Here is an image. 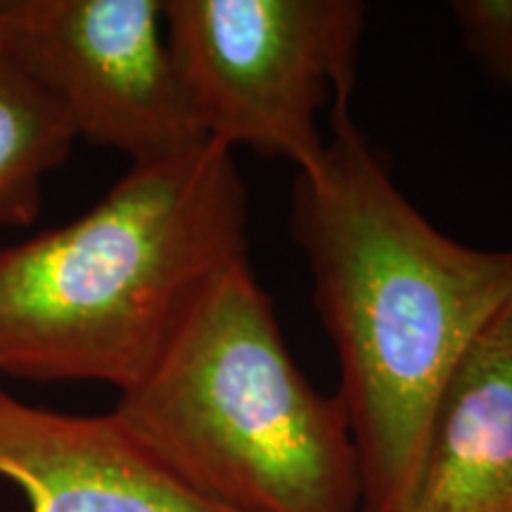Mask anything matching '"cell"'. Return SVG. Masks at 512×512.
Returning a JSON list of instances; mask_svg holds the SVG:
<instances>
[{
    "instance_id": "obj_1",
    "label": "cell",
    "mask_w": 512,
    "mask_h": 512,
    "mask_svg": "<svg viewBox=\"0 0 512 512\" xmlns=\"http://www.w3.org/2000/svg\"><path fill=\"white\" fill-rule=\"evenodd\" d=\"M290 233L337 349L361 512H399L439 396L512 299V249L467 247L434 228L349 107L330 112L323 162L297 174Z\"/></svg>"
},
{
    "instance_id": "obj_2",
    "label": "cell",
    "mask_w": 512,
    "mask_h": 512,
    "mask_svg": "<svg viewBox=\"0 0 512 512\" xmlns=\"http://www.w3.org/2000/svg\"><path fill=\"white\" fill-rule=\"evenodd\" d=\"M242 261L247 188L228 147L131 164L79 219L0 247V377L124 394Z\"/></svg>"
},
{
    "instance_id": "obj_3",
    "label": "cell",
    "mask_w": 512,
    "mask_h": 512,
    "mask_svg": "<svg viewBox=\"0 0 512 512\" xmlns=\"http://www.w3.org/2000/svg\"><path fill=\"white\" fill-rule=\"evenodd\" d=\"M110 415L190 489L233 512H361L347 411L294 363L249 261Z\"/></svg>"
},
{
    "instance_id": "obj_4",
    "label": "cell",
    "mask_w": 512,
    "mask_h": 512,
    "mask_svg": "<svg viewBox=\"0 0 512 512\" xmlns=\"http://www.w3.org/2000/svg\"><path fill=\"white\" fill-rule=\"evenodd\" d=\"M166 43L211 143L309 174L320 117L349 107L366 5L358 0H164Z\"/></svg>"
},
{
    "instance_id": "obj_5",
    "label": "cell",
    "mask_w": 512,
    "mask_h": 512,
    "mask_svg": "<svg viewBox=\"0 0 512 512\" xmlns=\"http://www.w3.org/2000/svg\"><path fill=\"white\" fill-rule=\"evenodd\" d=\"M0 22L74 138L131 164L207 143L166 43L164 0H0Z\"/></svg>"
},
{
    "instance_id": "obj_6",
    "label": "cell",
    "mask_w": 512,
    "mask_h": 512,
    "mask_svg": "<svg viewBox=\"0 0 512 512\" xmlns=\"http://www.w3.org/2000/svg\"><path fill=\"white\" fill-rule=\"evenodd\" d=\"M0 477L29 512H233L190 489L110 413L48 411L3 387Z\"/></svg>"
},
{
    "instance_id": "obj_7",
    "label": "cell",
    "mask_w": 512,
    "mask_h": 512,
    "mask_svg": "<svg viewBox=\"0 0 512 512\" xmlns=\"http://www.w3.org/2000/svg\"><path fill=\"white\" fill-rule=\"evenodd\" d=\"M399 512H512V299L439 396Z\"/></svg>"
},
{
    "instance_id": "obj_8",
    "label": "cell",
    "mask_w": 512,
    "mask_h": 512,
    "mask_svg": "<svg viewBox=\"0 0 512 512\" xmlns=\"http://www.w3.org/2000/svg\"><path fill=\"white\" fill-rule=\"evenodd\" d=\"M74 143L60 107L19 62L0 22V228L34 223L43 178Z\"/></svg>"
},
{
    "instance_id": "obj_9",
    "label": "cell",
    "mask_w": 512,
    "mask_h": 512,
    "mask_svg": "<svg viewBox=\"0 0 512 512\" xmlns=\"http://www.w3.org/2000/svg\"><path fill=\"white\" fill-rule=\"evenodd\" d=\"M448 8L467 53L491 81L512 91V0H453Z\"/></svg>"
}]
</instances>
